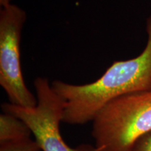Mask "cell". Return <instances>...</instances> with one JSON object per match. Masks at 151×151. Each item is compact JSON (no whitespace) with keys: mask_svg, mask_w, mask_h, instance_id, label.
I'll use <instances>...</instances> for the list:
<instances>
[{"mask_svg":"<svg viewBox=\"0 0 151 151\" xmlns=\"http://www.w3.org/2000/svg\"><path fill=\"white\" fill-rule=\"evenodd\" d=\"M31 130L22 120L4 113L0 115V143L30 138Z\"/></svg>","mask_w":151,"mask_h":151,"instance_id":"obj_5","label":"cell"},{"mask_svg":"<svg viewBox=\"0 0 151 151\" xmlns=\"http://www.w3.org/2000/svg\"><path fill=\"white\" fill-rule=\"evenodd\" d=\"M25 11L9 4L0 11V85L9 103L21 107H34L37 99L24 83L20 61V39L26 21Z\"/></svg>","mask_w":151,"mask_h":151,"instance_id":"obj_4","label":"cell"},{"mask_svg":"<svg viewBox=\"0 0 151 151\" xmlns=\"http://www.w3.org/2000/svg\"><path fill=\"white\" fill-rule=\"evenodd\" d=\"M9 4H11V0H0V5L1 7L6 6Z\"/></svg>","mask_w":151,"mask_h":151,"instance_id":"obj_8","label":"cell"},{"mask_svg":"<svg viewBox=\"0 0 151 151\" xmlns=\"http://www.w3.org/2000/svg\"><path fill=\"white\" fill-rule=\"evenodd\" d=\"M134 151H151V132L137 141Z\"/></svg>","mask_w":151,"mask_h":151,"instance_id":"obj_7","label":"cell"},{"mask_svg":"<svg viewBox=\"0 0 151 151\" xmlns=\"http://www.w3.org/2000/svg\"><path fill=\"white\" fill-rule=\"evenodd\" d=\"M151 132V90L111 101L92 121V136L99 151H134Z\"/></svg>","mask_w":151,"mask_h":151,"instance_id":"obj_2","label":"cell"},{"mask_svg":"<svg viewBox=\"0 0 151 151\" xmlns=\"http://www.w3.org/2000/svg\"><path fill=\"white\" fill-rule=\"evenodd\" d=\"M34 85L37 99L35 106L21 107L4 103L3 112L17 117L27 124L42 151H99L91 144H81L76 148L68 146L62 139L60 128L65 101L47 78L38 77Z\"/></svg>","mask_w":151,"mask_h":151,"instance_id":"obj_3","label":"cell"},{"mask_svg":"<svg viewBox=\"0 0 151 151\" xmlns=\"http://www.w3.org/2000/svg\"><path fill=\"white\" fill-rule=\"evenodd\" d=\"M41 148L35 140L30 138L19 141L0 143V151H41Z\"/></svg>","mask_w":151,"mask_h":151,"instance_id":"obj_6","label":"cell"},{"mask_svg":"<svg viewBox=\"0 0 151 151\" xmlns=\"http://www.w3.org/2000/svg\"><path fill=\"white\" fill-rule=\"evenodd\" d=\"M146 32V46L139 55L114 62L97 81L84 85L52 82V88L65 101L62 122L69 124L92 122L113 100L151 90V15L147 19Z\"/></svg>","mask_w":151,"mask_h":151,"instance_id":"obj_1","label":"cell"}]
</instances>
